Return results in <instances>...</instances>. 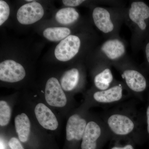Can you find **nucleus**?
Returning <instances> with one entry per match:
<instances>
[{
  "label": "nucleus",
  "mask_w": 149,
  "mask_h": 149,
  "mask_svg": "<svg viewBox=\"0 0 149 149\" xmlns=\"http://www.w3.org/2000/svg\"><path fill=\"white\" fill-rule=\"evenodd\" d=\"M110 139L135 140L140 135V120L135 104L125 103L107 111L101 116Z\"/></svg>",
  "instance_id": "1"
},
{
  "label": "nucleus",
  "mask_w": 149,
  "mask_h": 149,
  "mask_svg": "<svg viewBox=\"0 0 149 149\" xmlns=\"http://www.w3.org/2000/svg\"><path fill=\"white\" fill-rule=\"evenodd\" d=\"M110 139L102 119L95 118L87 123L81 144V149H97L100 143Z\"/></svg>",
  "instance_id": "2"
},
{
  "label": "nucleus",
  "mask_w": 149,
  "mask_h": 149,
  "mask_svg": "<svg viewBox=\"0 0 149 149\" xmlns=\"http://www.w3.org/2000/svg\"><path fill=\"white\" fill-rule=\"evenodd\" d=\"M127 93L129 92L123 83L116 81L113 85L107 90L94 91L91 99L93 102L97 105L101 106L109 105L122 102L128 97Z\"/></svg>",
  "instance_id": "3"
},
{
  "label": "nucleus",
  "mask_w": 149,
  "mask_h": 149,
  "mask_svg": "<svg viewBox=\"0 0 149 149\" xmlns=\"http://www.w3.org/2000/svg\"><path fill=\"white\" fill-rule=\"evenodd\" d=\"M123 83L130 94L137 96L146 90L147 81L145 76L138 70L131 67L120 68Z\"/></svg>",
  "instance_id": "4"
},
{
  "label": "nucleus",
  "mask_w": 149,
  "mask_h": 149,
  "mask_svg": "<svg viewBox=\"0 0 149 149\" xmlns=\"http://www.w3.org/2000/svg\"><path fill=\"white\" fill-rule=\"evenodd\" d=\"M82 41L79 36L71 35L59 42L54 50V55L59 61L66 62L74 58L80 50Z\"/></svg>",
  "instance_id": "5"
},
{
  "label": "nucleus",
  "mask_w": 149,
  "mask_h": 149,
  "mask_svg": "<svg viewBox=\"0 0 149 149\" xmlns=\"http://www.w3.org/2000/svg\"><path fill=\"white\" fill-rule=\"evenodd\" d=\"M42 6L35 1L24 4L18 9L17 19L20 24L29 25L39 21L44 16Z\"/></svg>",
  "instance_id": "6"
},
{
  "label": "nucleus",
  "mask_w": 149,
  "mask_h": 149,
  "mask_svg": "<svg viewBox=\"0 0 149 149\" xmlns=\"http://www.w3.org/2000/svg\"><path fill=\"white\" fill-rule=\"evenodd\" d=\"M26 72L22 65L15 61L7 59L0 63V80L13 83L23 80Z\"/></svg>",
  "instance_id": "7"
},
{
  "label": "nucleus",
  "mask_w": 149,
  "mask_h": 149,
  "mask_svg": "<svg viewBox=\"0 0 149 149\" xmlns=\"http://www.w3.org/2000/svg\"><path fill=\"white\" fill-rule=\"evenodd\" d=\"M46 102L53 107H63L66 104L67 100L61 85L55 77H51L47 81L45 89Z\"/></svg>",
  "instance_id": "8"
},
{
  "label": "nucleus",
  "mask_w": 149,
  "mask_h": 149,
  "mask_svg": "<svg viewBox=\"0 0 149 149\" xmlns=\"http://www.w3.org/2000/svg\"><path fill=\"white\" fill-rule=\"evenodd\" d=\"M92 17L95 26L104 34H110L116 28L113 16L108 9L96 7L93 11Z\"/></svg>",
  "instance_id": "9"
},
{
  "label": "nucleus",
  "mask_w": 149,
  "mask_h": 149,
  "mask_svg": "<svg viewBox=\"0 0 149 149\" xmlns=\"http://www.w3.org/2000/svg\"><path fill=\"white\" fill-rule=\"evenodd\" d=\"M128 17L131 23L141 31L147 27L146 19L149 18V7L141 1H135L130 4L128 11Z\"/></svg>",
  "instance_id": "10"
},
{
  "label": "nucleus",
  "mask_w": 149,
  "mask_h": 149,
  "mask_svg": "<svg viewBox=\"0 0 149 149\" xmlns=\"http://www.w3.org/2000/svg\"><path fill=\"white\" fill-rule=\"evenodd\" d=\"M88 121L81 114L74 113L69 117L67 123L66 139L68 141L82 140Z\"/></svg>",
  "instance_id": "11"
},
{
  "label": "nucleus",
  "mask_w": 149,
  "mask_h": 149,
  "mask_svg": "<svg viewBox=\"0 0 149 149\" xmlns=\"http://www.w3.org/2000/svg\"><path fill=\"white\" fill-rule=\"evenodd\" d=\"M100 50L104 56L110 61H117L126 53L125 44L118 38L108 39L102 44Z\"/></svg>",
  "instance_id": "12"
},
{
  "label": "nucleus",
  "mask_w": 149,
  "mask_h": 149,
  "mask_svg": "<svg viewBox=\"0 0 149 149\" xmlns=\"http://www.w3.org/2000/svg\"><path fill=\"white\" fill-rule=\"evenodd\" d=\"M35 114L37 120L43 128L48 130H55L58 123L54 114L47 106L38 104L35 108Z\"/></svg>",
  "instance_id": "13"
},
{
  "label": "nucleus",
  "mask_w": 149,
  "mask_h": 149,
  "mask_svg": "<svg viewBox=\"0 0 149 149\" xmlns=\"http://www.w3.org/2000/svg\"><path fill=\"white\" fill-rule=\"evenodd\" d=\"M111 69L103 67L94 75L93 82L96 90L104 91L110 88L115 83Z\"/></svg>",
  "instance_id": "14"
},
{
  "label": "nucleus",
  "mask_w": 149,
  "mask_h": 149,
  "mask_svg": "<svg viewBox=\"0 0 149 149\" xmlns=\"http://www.w3.org/2000/svg\"><path fill=\"white\" fill-rule=\"evenodd\" d=\"M81 74L79 69L74 68L68 70L62 76L60 84L65 91L70 92L76 89L80 83Z\"/></svg>",
  "instance_id": "15"
},
{
  "label": "nucleus",
  "mask_w": 149,
  "mask_h": 149,
  "mask_svg": "<svg viewBox=\"0 0 149 149\" xmlns=\"http://www.w3.org/2000/svg\"><path fill=\"white\" fill-rule=\"evenodd\" d=\"M15 125L19 140L23 143L27 142L31 127L30 120L27 115L22 113L17 116L15 118Z\"/></svg>",
  "instance_id": "16"
},
{
  "label": "nucleus",
  "mask_w": 149,
  "mask_h": 149,
  "mask_svg": "<svg viewBox=\"0 0 149 149\" xmlns=\"http://www.w3.org/2000/svg\"><path fill=\"white\" fill-rule=\"evenodd\" d=\"M80 15L74 8L66 7L59 10L56 13L55 18L59 24L69 25L78 20Z\"/></svg>",
  "instance_id": "17"
},
{
  "label": "nucleus",
  "mask_w": 149,
  "mask_h": 149,
  "mask_svg": "<svg viewBox=\"0 0 149 149\" xmlns=\"http://www.w3.org/2000/svg\"><path fill=\"white\" fill-rule=\"evenodd\" d=\"M71 30L66 27H48L44 30L43 35L47 40L52 42H61L71 35Z\"/></svg>",
  "instance_id": "18"
},
{
  "label": "nucleus",
  "mask_w": 149,
  "mask_h": 149,
  "mask_svg": "<svg viewBox=\"0 0 149 149\" xmlns=\"http://www.w3.org/2000/svg\"><path fill=\"white\" fill-rule=\"evenodd\" d=\"M11 116V109L4 101L0 102V125L5 126L8 124Z\"/></svg>",
  "instance_id": "19"
},
{
  "label": "nucleus",
  "mask_w": 149,
  "mask_h": 149,
  "mask_svg": "<svg viewBox=\"0 0 149 149\" xmlns=\"http://www.w3.org/2000/svg\"><path fill=\"white\" fill-rule=\"evenodd\" d=\"M10 13V8L5 1H0V26H2L8 19Z\"/></svg>",
  "instance_id": "20"
},
{
  "label": "nucleus",
  "mask_w": 149,
  "mask_h": 149,
  "mask_svg": "<svg viewBox=\"0 0 149 149\" xmlns=\"http://www.w3.org/2000/svg\"><path fill=\"white\" fill-rule=\"evenodd\" d=\"M85 2L83 0H63V3L67 7L74 8L78 6Z\"/></svg>",
  "instance_id": "21"
},
{
  "label": "nucleus",
  "mask_w": 149,
  "mask_h": 149,
  "mask_svg": "<svg viewBox=\"0 0 149 149\" xmlns=\"http://www.w3.org/2000/svg\"><path fill=\"white\" fill-rule=\"evenodd\" d=\"M11 149H24L20 142L15 138H11L8 143Z\"/></svg>",
  "instance_id": "22"
},
{
  "label": "nucleus",
  "mask_w": 149,
  "mask_h": 149,
  "mask_svg": "<svg viewBox=\"0 0 149 149\" xmlns=\"http://www.w3.org/2000/svg\"><path fill=\"white\" fill-rule=\"evenodd\" d=\"M110 149H134V148L132 144L128 143L124 146H114L112 147Z\"/></svg>",
  "instance_id": "23"
},
{
  "label": "nucleus",
  "mask_w": 149,
  "mask_h": 149,
  "mask_svg": "<svg viewBox=\"0 0 149 149\" xmlns=\"http://www.w3.org/2000/svg\"><path fill=\"white\" fill-rule=\"evenodd\" d=\"M147 123V132L149 134V105L147 108L146 111Z\"/></svg>",
  "instance_id": "24"
},
{
  "label": "nucleus",
  "mask_w": 149,
  "mask_h": 149,
  "mask_svg": "<svg viewBox=\"0 0 149 149\" xmlns=\"http://www.w3.org/2000/svg\"><path fill=\"white\" fill-rule=\"evenodd\" d=\"M146 54L147 61L149 63V42L147 44L146 47Z\"/></svg>",
  "instance_id": "25"
}]
</instances>
